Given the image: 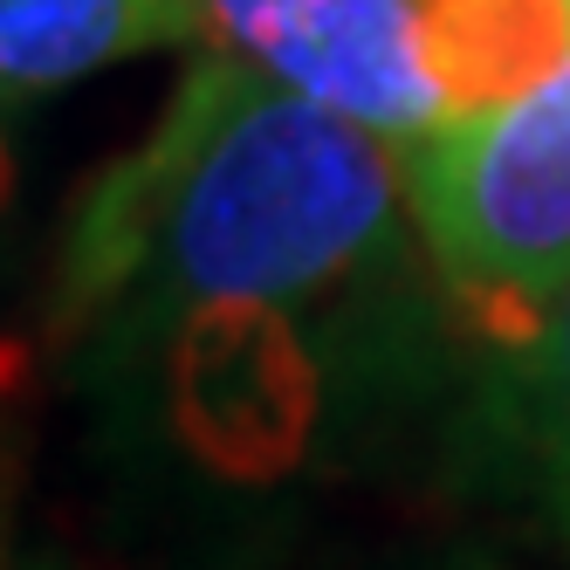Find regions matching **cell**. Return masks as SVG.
Here are the masks:
<instances>
[{"label": "cell", "instance_id": "6", "mask_svg": "<svg viewBox=\"0 0 570 570\" xmlns=\"http://www.w3.org/2000/svg\"><path fill=\"white\" fill-rule=\"evenodd\" d=\"M509 379H502V433L515 446L522 481L543 495L557 529L570 537V289L529 337L502 344Z\"/></svg>", "mask_w": 570, "mask_h": 570}, {"label": "cell", "instance_id": "5", "mask_svg": "<svg viewBox=\"0 0 570 570\" xmlns=\"http://www.w3.org/2000/svg\"><path fill=\"white\" fill-rule=\"evenodd\" d=\"M420 35L446 110L468 117L570 62V0H420Z\"/></svg>", "mask_w": 570, "mask_h": 570}, {"label": "cell", "instance_id": "3", "mask_svg": "<svg viewBox=\"0 0 570 570\" xmlns=\"http://www.w3.org/2000/svg\"><path fill=\"white\" fill-rule=\"evenodd\" d=\"M199 49L248 56L275 83L357 117L392 145L454 117L426 62L420 0H199Z\"/></svg>", "mask_w": 570, "mask_h": 570}, {"label": "cell", "instance_id": "8", "mask_svg": "<svg viewBox=\"0 0 570 570\" xmlns=\"http://www.w3.org/2000/svg\"><path fill=\"white\" fill-rule=\"evenodd\" d=\"M0 570H14V543H8V495H0Z\"/></svg>", "mask_w": 570, "mask_h": 570}, {"label": "cell", "instance_id": "7", "mask_svg": "<svg viewBox=\"0 0 570 570\" xmlns=\"http://www.w3.org/2000/svg\"><path fill=\"white\" fill-rule=\"evenodd\" d=\"M14 179H21V166H14V145H8V131H0V214H8V199H14Z\"/></svg>", "mask_w": 570, "mask_h": 570}, {"label": "cell", "instance_id": "9", "mask_svg": "<svg viewBox=\"0 0 570 570\" xmlns=\"http://www.w3.org/2000/svg\"><path fill=\"white\" fill-rule=\"evenodd\" d=\"M468 570H509V563H468Z\"/></svg>", "mask_w": 570, "mask_h": 570}, {"label": "cell", "instance_id": "1", "mask_svg": "<svg viewBox=\"0 0 570 570\" xmlns=\"http://www.w3.org/2000/svg\"><path fill=\"white\" fill-rule=\"evenodd\" d=\"M405 207V158L372 125L275 83L234 49H199L145 145L76 199L56 323L158 331L296 309L351 282Z\"/></svg>", "mask_w": 570, "mask_h": 570}, {"label": "cell", "instance_id": "2", "mask_svg": "<svg viewBox=\"0 0 570 570\" xmlns=\"http://www.w3.org/2000/svg\"><path fill=\"white\" fill-rule=\"evenodd\" d=\"M413 214L446 289L529 337L570 289V62L509 104L399 145Z\"/></svg>", "mask_w": 570, "mask_h": 570}, {"label": "cell", "instance_id": "4", "mask_svg": "<svg viewBox=\"0 0 570 570\" xmlns=\"http://www.w3.org/2000/svg\"><path fill=\"white\" fill-rule=\"evenodd\" d=\"M199 0H0V104L151 49H199Z\"/></svg>", "mask_w": 570, "mask_h": 570}]
</instances>
